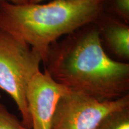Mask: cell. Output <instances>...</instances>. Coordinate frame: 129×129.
I'll return each instance as SVG.
<instances>
[{
    "mask_svg": "<svg viewBox=\"0 0 129 129\" xmlns=\"http://www.w3.org/2000/svg\"><path fill=\"white\" fill-rule=\"evenodd\" d=\"M43 64L58 83L100 101L129 94L128 63L114 60L106 53L94 23L51 45Z\"/></svg>",
    "mask_w": 129,
    "mask_h": 129,
    "instance_id": "obj_1",
    "label": "cell"
},
{
    "mask_svg": "<svg viewBox=\"0 0 129 129\" xmlns=\"http://www.w3.org/2000/svg\"><path fill=\"white\" fill-rule=\"evenodd\" d=\"M106 0H53L17 5L0 1V29L29 46L46 60L51 46L81 27L94 23Z\"/></svg>",
    "mask_w": 129,
    "mask_h": 129,
    "instance_id": "obj_2",
    "label": "cell"
},
{
    "mask_svg": "<svg viewBox=\"0 0 129 129\" xmlns=\"http://www.w3.org/2000/svg\"><path fill=\"white\" fill-rule=\"evenodd\" d=\"M43 59L38 51L0 29V88L14 101L22 124L32 128L26 91L32 77L40 71Z\"/></svg>",
    "mask_w": 129,
    "mask_h": 129,
    "instance_id": "obj_3",
    "label": "cell"
},
{
    "mask_svg": "<svg viewBox=\"0 0 129 129\" xmlns=\"http://www.w3.org/2000/svg\"><path fill=\"white\" fill-rule=\"evenodd\" d=\"M129 105V94L114 101H100L68 89L58 102L51 129H96L106 115Z\"/></svg>",
    "mask_w": 129,
    "mask_h": 129,
    "instance_id": "obj_4",
    "label": "cell"
},
{
    "mask_svg": "<svg viewBox=\"0 0 129 129\" xmlns=\"http://www.w3.org/2000/svg\"><path fill=\"white\" fill-rule=\"evenodd\" d=\"M68 88L58 83L46 71L32 77L26 91L32 120L31 129H51L56 106Z\"/></svg>",
    "mask_w": 129,
    "mask_h": 129,
    "instance_id": "obj_5",
    "label": "cell"
},
{
    "mask_svg": "<svg viewBox=\"0 0 129 129\" xmlns=\"http://www.w3.org/2000/svg\"><path fill=\"white\" fill-rule=\"evenodd\" d=\"M103 48L114 60H129V26L117 17L104 12L94 22Z\"/></svg>",
    "mask_w": 129,
    "mask_h": 129,
    "instance_id": "obj_6",
    "label": "cell"
},
{
    "mask_svg": "<svg viewBox=\"0 0 129 129\" xmlns=\"http://www.w3.org/2000/svg\"><path fill=\"white\" fill-rule=\"evenodd\" d=\"M96 129H129V105L109 113Z\"/></svg>",
    "mask_w": 129,
    "mask_h": 129,
    "instance_id": "obj_7",
    "label": "cell"
},
{
    "mask_svg": "<svg viewBox=\"0 0 129 129\" xmlns=\"http://www.w3.org/2000/svg\"><path fill=\"white\" fill-rule=\"evenodd\" d=\"M109 14L124 23H129V0H106Z\"/></svg>",
    "mask_w": 129,
    "mask_h": 129,
    "instance_id": "obj_8",
    "label": "cell"
},
{
    "mask_svg": "<svg viewBox=\"0 0 129 129\" xmlns=\"http://www.w3.org/2000/svg\"><path fill=\"white\" fill-rule=\"evenodd\" d=\"M0 129H29L0 102Z\"/></svg>",
    "mask_w": 129,
    "mask_h": 129,
    "instance_id": "obj_9",
    "label": "cell"
},
{
    "mask_svg": "<svg viewBox=\"0 0 129 129\" xmlns=\"http://www.w3.org/2000/svg\"><path fill=\"white\" fill-rule=\"evenodd\" d=\"M0 1H7V2L12 3V4L21 5L28 4L29 3L30 0H0Z\"/></svg>",
    "mask_w": 129,
    "mask_h": 129,
    "instance_id": "obj_10",
    "label": "cell"
},
{
    "mask_svg": "<svg viewBox=\"0 0 129 129\" xmlns=\"http://www.w3.org/2000/svg\"><path fill=\"white\" fill-rule=\"evenodd\" d=\"M46 0H30L29 3L32 4H37V3H42ZM69 1H76V0H69Z\"/></svg>",
    "mask_w": 129,
    "mask_h": 129,
    "instance_id": "obj_11",
    "label": "cell"
},
{
    "mask_svg": "<svg viewBox=\"0 0 129 129\" xmlns=\"http://www.w3.org/2000/svg\"><path fill=\"white\" fill-rule=\"evenodd\" d=\"M0 98H1V94H0Z\"/></svg>",
    "mask_w": 129,
    "mask_h": 129,
    "instance_id": "obj_12",
    "label": "cell"
}]
</instances>
